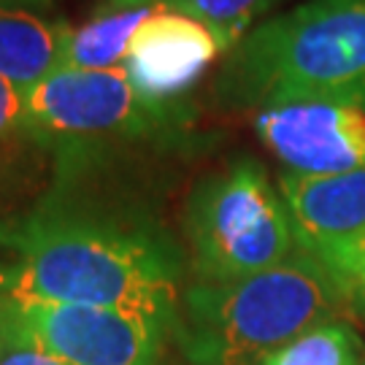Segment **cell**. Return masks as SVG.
<instances>
[{
    "label": "cell",
    "instance_id": "1",
    "mask_svg": "<svg viewBox=\"0 0 365 365\" xmlns=\"http://www.w3.org/2000/svg\"><path fill=\"white\" fill-rule=\"evenodd\" d=\"M11 247L19 252L11 265L19 300L111 306L176 325L182 252L144 214L54 182Z\"/></svg>",
    "mask_w": 365,
    "mask_h": 365
},
{
    "label": "cell",
    "instance_id": "2",
    "mask_svg": "<svg viewBox=\"0 0 365 365\" xmlns=\"http://www.w3.org/2000/svg\"><path fill=\"white\" fill-rule=\"evenodd\" d=\"M214 95L233 111L314 98L365 101V0H306L262 19L225 54Z\"/></svg>",
    "mask_w": 365,
    "mask_h": 365
},
{
    "label": "cell",
    "instance_id": "3",
    "mask_svg": "<svg viewBox=\"0 0 365 365\" xmlns=\"http://www.w3.org/2000/svg\"><path fill=\"white\" fill-rule=\"evenodd\" d=\"M344 306L330 271L298 247L268 271L187 287L173 336L195 365H260L309 327L336 319Z\"/></svg>",
    "mask_w": 365,
    "mask_h": 365
},
{
    "label": "cell",
    "instance_id": "4",
    "mask_svg": "<svg viewBox=\"0 0 365 365\" xmlns=\"http://www.w3.org/2000/svg\"><path fill=\"white\" fill-rule=\"evenodd\" d=\"M27 130L52 146L119 144L176 149L190 146L195 114L190 103L146 95L125 66L106 71L63 68L25 92Z\"/></svg>",
    "mask_w": 365,
    "mask_h": 365
},
{
    "label": "cell",
    "instance_id": "5",
    "mask_svg": "<svg viewBox=\"0 0 365 365\" xmlns=\"http://www.w3.org/2000/svg\"><path fill=\"white\" fill-rule=\"evenodd\" d=\"M184 233L192 271L206 284L268 271L298 249L279 184L252 157H235L192 187Z\"/></svg>",
    "mask_w": 365,
    "mask_h": 365
},
{
    "label": "cell",
    "instance_id": "6",
    "mask_svg": "<svg viewBox=\"0 0 365 365\" xmlns=\"http://www.w3.org/2000/svg\"><path fill=\"white\" fill-rule=\"evenodd\" d=\"M19 325L66 365H155L168 322L128 309L19 300Z\"/></svg>",
    "mask_w": 365,
    "mask_h": 365
},
{
    "label": "cell",
    "instance_id": "7",
    "mask_svg": "<svg viewBox=\"0 0 365 365\" xmlns=\"http://www.w3.org/2000/svg\"><path fill=\"white\" fill-rule=\"evenodd\" d=\"M252 128L289 173L322 176L365 168V101L314 98L255 111Z\"/></svg>",
    "mask_w": 365,
    "mask_h": 365
},
{
    "label": "cell",
    "instance_id": "8",
    "mask_svg": "<svg viewBox=\"0 0 365 365\" xmlns=\"http://www.w3.org/2000/svg\"><path fill=\"white\" fill-rule=\"evenodd\" d=\"M233 46L227 33L157 3L133 36L125 68L146 95L179 101Z\"/></svg>",
    "mask_w": 365,
    "mask_h": 365
},
{
    "label": "cell",
    "instance_id": "9",
    "mask_svg": "<svg viewBox=\"0 0 365 365\" xmlns=\"http://www.w3.org/2000/svg\"><path fill=\"white\" fill-rule=\"evenodd\" d=\"M292 233L303 252L322 255L365 233V168L344 173H279Z\"/></svg>",
    "mask_w": 365,
    "mask_h": 365
},
{
    "label": "cell",
    "instance_id": "10",
    "mask_svg": "<svg viewBox=\"0 0 365 365\" xmlns=\"http://www.w3.org/2000/svg\"><path fill=\"white\" fill-rule=\"evenodd\" d=\"M73 27L33 9L0 6V76L22 92L66 68Z\"/></svg>",
    "mask_w": 365,
    "mask_h": 365
},
{
    "label": "cell",
    "instance_id": "11",
    "mask_svg": "<svg viewBox=\"0 0 365 365\" xmlns=\"http://www.w3.org/2000/svg\"><path fill=\"white\" fill-rule=\"evenodd\" d=\"M155 9L157 3L155 6H141V9L103 11L95 14L90 22H84L81 27H73L71 43H68L66 68L106 71V68L125 66L135 30Z\"/></svg>",
    "mask_w": 365,
    "mask_h": 365
},
{
    "label": "cell",
    "instance_id": "12",
    "mask_svg": "<svg viewBox=\"0 0 365 365\" xmlns=\"http://www.w3.org/2000/svg\"><path fill=\"white\" fill-rule=\"evenodd\" d=\"M363 341L349 322L327 319L268 354L260 365H357Z\"/></svg>",
    "mask_w": 365,
    "mask_h": 365
},
{
    "label": "cell",
    "instance_id": "13",
    "mask_svg": "<svg viewBox=\"0 0 365 365\" xmlns=\"http://www.w3.org/2000/svg\"><path fill=\"white\" fill-rule=\"evenodd\" d=\"M173 11L187 14L206 25L227 33L238 41L247 36L255 25H260L262 16L274 9L279 0H160Z\"/></svg>",
    "mask_w": 365,
    "mask_h": 365
},
{
    "label": "cell",
    "instance_id": "14",
    "mask_svg": "<svg viewBox=\"0 0 365 365\" xmlns=\"http://www.w3.org/2000/svg\"><path fill=\"white\" fill-rule=\"evenodd\" d=\"M317 260L336 279L346 306L365 317V233L317 255Z\"/></svg>",
    "mask_w": 365,
    "mask_h": 365
},
{
    "label": "cell",
    "instance_id": "15",
    "mask_svg": "<svg viewBox=\"0 0 365 365\" xmlns=\"http://www.w3.org/2000/svg\"><path fill=\"white\" fill-rule=\"evenodd\" d=\"M0 365H66L27 336L22 325L0 336Z\"/></svg>",
    "mask_w": 365,
    "mask_h": 365
},
{
    "label": "cell",
    "instance_id": "16",
    "mask_svg": "<svg viewBox=\"0 0 365 365\" xmlns=\"http://www.w3.org/2000/svg\"><path fill=\"white\" fill-rule=\"evenodd\" d=\"M27 130V101L25 92L0 76V135Z\"/></svg>",
    "mask_w": 365,
    "mask_h": 365
},
{
    "label": "cell",
    "instance_id": "17",
    "mask_svg": "<svg viewBox=\"0 0 365 365\" xmlns=\"http://www.w3.org/2000/svg\"><path fill=\"white\" fill-rule=\"evenodd\" d=\"M19 327V298L14 292L11 265H0V336Z\"/></svg>",
    "mask_w": 365,
    "mask_h": 365
},
{
    "label": "cell",
    "instance_id": "18",
    "mask_svg": "<svg viewBox=\"0 0 365 365\" xmlns=\"http://www.w3.org/2000/svg\"><path fill=\"white\" fill-rule=\"evenodd\" d=\"M160 0H98V14L103 11H122V9H141V6H155Z\"/></svg>",
    "mask_w": 365,
    "mask_h": 365
},
{
    "label": "cell",
    "instance_id": "19",
    "mask_svg": "<svg viewBox=\"0 0 365 365\" xmlns=\"http://www.w3.org/2000/svg\"><path fill=\"white\" fill-rule=\"evenodd\" d=\"M0 6H19V9L46 11V9H52L54 6V0H0Z\"/></svg>",
    "mask_w": 365,
    "mask_h": 365
},
{
    "label": "cell",
    "instance_id": "20",
    "mask_svg": "<svg viewBox=\"0 0 365 365\" xmlns=\"http://www.w3.org/2000/svg\"><path fill=\"white\" fill-rule=\"evenodd\" d=\"M0 244H9V247L14 244V233L6 230V225H3V222H0Z\"/></svg>",
    "mask_w": 365,
    "mask_h": 365
}]
</instances>
